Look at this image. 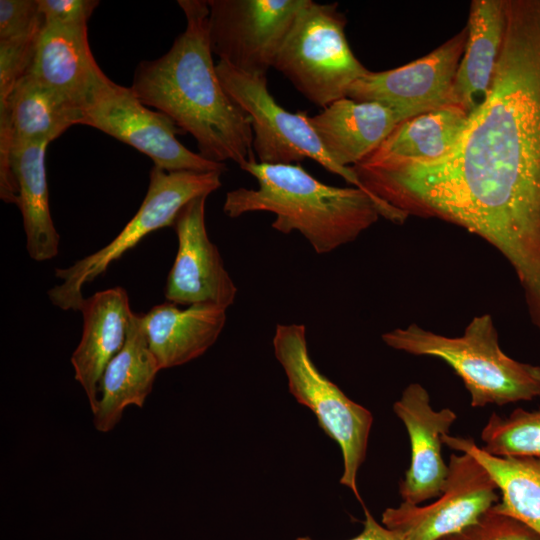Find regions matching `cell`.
Instances as JSON below:
<instances>
[{
    "mask_svg": "<svg viewBox=\"0 0 540 540\" xmlns=\"http://www.w3.org/2000/svg\"><path fill=\"white\" fill-rule=\"evenodd\" d=\"M226 310L213 304L179 308L166 302L141 314L149 348L160 369L184 365L203 355L220 336Z\"/></svg>",
    "mask_w": 540,
    "mask_h": 540,
    "instance_id": "cell-18",
    "label": "cell"
},
{
    "mask_svg": "<svg viewBox=\"0 0 540 540\" xmlns=\"http://www.w3.org/2000/svg\"><path fill=\"white\" fill-rule=\"evenodd\" d=\"M160 370L149 348L141 314H134L124 346L102 375L99 401L92 414L96 430L102 433L113 430L130 405L142 408Z\"/></svg>",
    "mask_w": 540,
    "mask_h": 540,
    "instance_id": "cell-20",
    "label": "cell"
},
{
    "mask_svg": "<svg viewBox=\"0 0 540 540\" xmlns=\"http://www.w3.org/2000/svg\"><path fill=\"white\" fill-rule=\"evenodd\" d=\"M481 447L498 457L540 458V406L517 408L507 417L492 413L481 431Z\"/></svg>",
    "mask_w": 540,
    "mask_h": 540,
    "instance_id": "cell-25",
    "label": "cell"
},
{
    "mask_svg": "<svg viewBox=\"0 0 540 540\" xmlns=\"http://www.w3.org/2000/svg\"><path fill=\"white\" fill-rule=\"evenodd\" d=\"M216 71L227 94L251 119L253 151L259 162L296 164L309 158L361 188L351 167H340L328 154L307 112L292 113L276 102L267 88V78L249 75L221 60Z\"/></svg>",
    "mask_w": 540,
    "mask_h": 540,
    "instance_id": "cell-8",
    "label": "cell"
},
{
    "mask_svg": "<svg viewBox=\"0 0 540 540\" xmlns=\"http://www.w3.org/2000/svg\"><path fill=\"white\" fill-rule=\"evenodd\" d=\"M43 23L37 0H0V41L36 34Z\"/></svg>",
    "mask_w": 540,
    "mask_h": 540,
    "instance_id": "cell-28",
    "label": "cell"
},
{
    "mask_svg": "<svg viewBox=\"0 0 540 540\" xmlns=\"http://www.w3.org/2000/svg\"><path fill=\"white\" fill-rule=\"evenodd\" d=\"M471 112L450 103L409 118L368 157L432 161L446 155L459 139Z\"/></svg>",
    "mask_w": 540,
    "mask_h": 540,
    "instance_id": "cell-24",
    "label": "cell"
},
{
    "mask_svg": "<svg viewBox=\"0 0 540 540\" xmlns=\"http://www.w3.org/2000/svg\"><path fill=\"white\" fill-rule=\"evenodd\" d=\"M27 73L68 97L82 110L95 89L108 78L92 54L87 26L45 22Z\"/></svg>",
    "mask_w": 540,
    "mask_h": 540,
    "instance_id": "cell-17",
    "label": "cell"
},
{
    "mask_svg": "<svg viewBox=\"0 0 540 540\" xmlns=\"http://www.w3.org/2000/svg\"><path fill=\"white\" fill-rule=\"evenodd\" d=\"M393 411L404 424L411 446L410 465L399 482V493L404 502L420 505L442 493L448 475L442 435L449 433L457 415L450 408L434 410L428 391L419 383L403 390Z\"/></svg>",
    "mask_w": 540,
    "mask_h": 540,
    "instance_id": "cell-14",
    "label": "cell"
},
{
    "mask_svg": "<svg viewBox=\"0 0 540 540\" xmlns=\"http://www.w3.org/2000/svg\"><path fill=\"white\" fill-rule=\"evenodd\" d=\"M440 540H456V539H455V536H454V535H451V536L442 538V539H440Z\"/></svg>",
    "mask_w": 540,
    "mask_h": 540,
    "instance_id": "cell-31",
    "label": "cell"
},
{
    "mask_svg": "<svg viewBox=\"0 0 540 540\" xmlns=\"http://www.w3.org/2000/svg\"><path fill=\"white\" fill-rule=\"evenodd\" d=\"M498 488L487 469L472 455L451 454L448 475L437 500L427 505L402 502L386 508L384 526L406 540H440L457 534L499 502Z\"/></svg>",
    "mask_w": 540,
    "mask_h": 540,
    "instance_id": "cell-11",
    "label": "cell"
},
{
    "mask_svg": "<svg viewBox=\"0 0 540 540\" xmlns=\"http://www.w3.org/2000/svg\"><path fill=\"white\" fill-rule=\"evenodd\" d=\"M81 125L90 126L145 154L168 172L227 171L226 164L203 158L176 137L183 133L165 114L150 109L130 87L104 80L83 108Z\"/></svg>",
    "mask_w": 540,
    "mask_h": 540,
    "instance_id": "cell-9",
    "label": "cell"
},
{
    "mask_svg": "<svg viewBox=\"0 0 540 540\" xmlns=\"http://www.w3.org/2000/svg\"><path fill=\"white\" fill-rule=\"evenodd\" d=\"M178 4L186 17L184 32L164 55L137 65L130 88L144 105L191 134L203 158L241 168L255 159L252 123L219 80L209 42L208 3Z\"/></svg>",
    "mask_w": 540,
    "mask_h": 540,
    "instance_id": "cell-2",
    "label": "cell"
},
{
    "mask_svg": "<svg viewBox=\"0 0 540 540\" xmlns=\"http://www.w3.org/2000/svg\"><path fill=\"white\" fill-rule=\"evenodd\" d=\"M207 197L187 203L175 219L178 249L164 296L176 305L213 304L227 309L235 301L237 287L218 248L209 239L205 224Z\"/></svg>",
    "mask_w": 540,
    "mask_h": 540,
    "instance_id": "cell-13",
    "label": "cell"
},
{
    "mask_svg": "<svg viewBox=\"0 0 540 540\" xmlns=\"http://www.w3.org/2000/svg\"><path fill=\"white\" fill-rule=\"evenodd\" d=\"M48 144L21 143L11 149V168L26 234V249L29 256L39 262L54 258L60 243L49 208L45 162Z\"/></svg>",
    "mask_w": 540,
    "mask_h": 540,
    "instance_id": "cell-22",
    "label": "cell"
},
{
    "mask_svg": "<svg viewBox=\"0 0 540 540\" xmlns=\"http://www.w3.org/2000/svg\"><path fill=\"white\" fill-rule=\"evenodd\" d=\"M241 169L257 180L258 187L227 192L225 215L237 218L251 212L272 213L273 229L283 234L299 232L318 254L354 241L379 217L395 224L408 218L364 189L321 182L299 163L265 164L252 159Z\"/></svg>",
    "mask_w": 540,
    "mask_h": 540,
    "instance_id": "cell-3",
    "label": "cell"
},
{
    "mask_svg": "<svg viewBox=\"0 0 540 540\" xmlns=\"http://www.w3.org/2000/svg\"><path fill=\"white\" fill-rule=\"evenodd\" d=\"M464 27L427 55L395 69L368 71L356 80L347 97L378 102L401 122L452 103L457 69L467 40Z\"/></svg>",
    "mask_w": 540,
    "mask_h": 540,
    "instance_id": "cell-12",
    "label": "cell"
},
{
    "mask_svg": "<svg viewBox=\"0 0 540 540\" xmlns=\"http://www.w3.org/2000/svg\"><path fill=\"white\" fill-rule=\"evenodd\" d=\"M80 311L82 336L71 356V364L93 414L99 401L103 372L124 346L135 313L130 308L126 290L119 286L85 298Z\"/></svg>",
    "mask_w": 540,
    "mask_h": 540,
    "instance_id": "cell-15",
    "label": "cell"
},
{
    "mask_svg": "<svg viewBox=\"0 0 540 540\" xmlns=\"http://www.w3.org/2000/svg\"><path fill=\"white\" fill-rule=\"evenodd\" d=\"M39 33L0 41V105L7 103L16 83L28 72Z\"/></svg>",
    "mask_w": 540,
    "mask_h": 540,
    "instance_id": "cell-26",
    "label": "cell"
},
{
    "mask_svg": "<svg viewBox=\"0 0 540 540\" xmlns=\"http://www.w3.org/2000/svg\"><path fill=\"white\" fill-rule=\"evenodd\" d=\"M346 22L337 3L310 0L296 16L273 64L299 93L323 109L347 97L351 85L369 71L349 46Z\"/></svg>",
    "mask_w": 540,
    "mask_h": 540,
    "instance_id": "cell-6",
    "label": "cell"
},
{
    "mask_svg": "<svg viewBox=\"0 0 540 540\" xmlns=\"http://www.w3.org/2000/svg\"><path fill=\"white\" fill-rule=\"evenodd\" d=\"M364 509V521L363 530L355 537L349 540H406L398 532L380 524L372 516L366 506L362 505ZM295 540H313L308 536H301Z\"/></svg>",
    "mask_w": 540,
    "mask_h": 540,
    "instance_id": "cell-30",
    "label": "cell"
},
{
    "mask_svg": "<svg viewBox=\"0 0 540 540\" xmlns=\"http://www.w3.org/2000/svg\"><path fill=\"white\" fill-rule=\"evenodd\" d=\"M449 448L475 457L490 473L501 494L493 508L525 523L540 535V458L498 457L473 438L442 435Z\"/></svg>",
    "mask_w": 540,
    "mask_h": 540,
    "instance_id": "cell-23",
    "label": "cell"
},
{
    "mask_svg": "<svg viewBox=\"0 0 540 540\" xmlns=\"http://www.w3.org/2000/svg\"><path fill=\"white\" fill-rule=\"evenodd\" d=\"M273 348L285 372L289 392L314 413L319 426L341 450L343 473L340 484L349 488L364 505L357 487V475L366 459L372 413L350 399L318 370L309 355L303 324H277Z\"/></svg>",
    "mask_w": 540,
    "mask_h": 540,
    "instance_id": "cell-5",
    "label": "cell"
},
{
    "mask_svg": "<svg viewBox=\"0 0 540 540\" xmlns=\"http://www.w3.org/2000/svg\"><path fill=\"white\" fill-rule=\"evenodd\" d=\"M381 338L392 349L446 362L461 378L474 408L540 397V366L517 361L504 353L490 314L474 317L459 337L410 324L386 332Z\"/></svg>",
    "mask_w": 540,
    "mask_h": 540,
    "instance_id": "cell-4",
    "label": "cell"
},
{
    "mask_svg": "<svg viewBox=\"0 0 540 540\" xmlns=\"http://www.w3.org/2000/svg\"><path fill=\"white\" fill-rule=\"evenodd\" d=\"M308 121L333 161L343 168L367 158L401 123L390 108L378 102L348 97L308 115Z\"/></svg>",
    "mask_w": 540,
    "mask_h": 540,
    "instance_id": "cell-19",
    "label": "cell"
},
{
    "mask_svg": "<svg viewBox=\"0 0 540 540\" xmlns=\"http://www.w3.org/2000/svg\"><path fill=\"white\" fill-rule=\"evenodd\" d=\"M45 23L65 26H87L97 0H37Z\"/></svg>",
    "mask_w": 540,
    "mask_h": 540,
    "instance_id": "cell-29",
    "label": "cell"
},
{
    "mask_svg": "<svg viewBox=\"0 0 540 540\" xmlns=\"http://www.w3.org/2000/svg\"><path fill=\"white\" fill-rule=\"evenodd\" d=\"M491 86L452 149L432 161L367 157L361 188L407 217L438 218L496 248L540 322V0H505Z\"/></svg>",
    "mask_w": 540,
    "mask_h": 540,
    "instance_id": "cell-1",
    "label": "cell"
},
{
    "mask_svg": "<svg viewBox=\"0 0 540 540\" xmlns=\"http://www.w3.org/2000/svg\"><path fill=\"white\" fill-rule=\"evenodd\" d=\"M454 536L456 540H540V535L525 523L493 506L476 523Z\"/></svg>",
    "mask_w": 540,
    "mask_h": 540,
    "instance_id": "cell-27",
    "label": "cell"
},
{
    "mask_svg": "<svg viewBox=\"0 0 540 540\" xmlns=\"http://www.w3.org/2000/svg\"><path fill=\"white\" fill-rule=\"evenodd\" d=\"M82 119L79 105L26 73L0 105V164L10 161L13 145L50 143Z\"/></svg>",
    "mask_w": 540,
    "mask_h": 540,
    "instance_id": "cell-16",
    "label": "cell"
},
{
    "mask_svg": "<svg viewBox=\"0 0 540 540\" xmlns=\"http://www.w3.org/2000/svg\"><path fill=\"white\" fill-rule=\"evenodd\" d=\"M310 0H207L212 53L232 67L267 78L296 16Z\"/></svg>",
    "mask_w": 540,
    "mask_h": 540,
    "instance_id": "cell-10",
    "label": "cell"
},
{
    "mask_svg": "<svg viewBox=\"0 0 540 540\" xmlns=\"http://www.w3.org/2000/svg\"><path fill=\"white\" fill-rule=\"evenodd\" d=\"M505 0H473L468 35L455 76L452 103L471 112L486 96L505 32Z\"/></svg>",
    "mask_w": 540,
    "mask_h": 540,
    "instance_id": "cell-21",
    "label": "cell"
},
{
    "mask_svg": "<svg viewBox=\"0 0 540 540\" xmlns=\"http://www.w3.org/2000/svg\"><path fill=\"white\" fill-rule=\"evenodd\" d=\"M221 172L173 171L156 166L150 170L146 195L135 215L119 234L100 250L67 268H56L61 283L48 291L53 305L79 310L85 300L83 288L103 274L112 262L134 248L144 237L164 227H173L181 209L193 199L208 196L222 186Z\"/></svg>",
    "mask_w": 540,
    "mask_h": 540,
    "instance_id": "cell-7",
    "label": "cell"
}]
</instances>
